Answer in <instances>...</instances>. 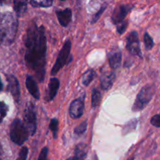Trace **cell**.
Masks as SVG:
<instances>
[{"instance_id": "obj_6", "label": "cell", "mask_w": 160, "mask_h": 160, "mask_svg": "<svg viewBox=\"0 0 160 160\" xmlns=\"http://www.w3.org/2000/svg\"><path fill=\"white\" fill-rule=\"evenodd\" d=\"M70 50H71V42L70 40H67L58 55L56 63L54 64L51 70V75H56L66 64L68 63V59L71 58Z\"/></svg>"}, {"instance_id": "obj_20", "label": "cell", "mask_w": 160, "mask_h": 160, "mask_svg": "<svg viewBox=\"0 0 160 160\" xmlns=\"http://www.w3.org/2000/svg\"><path fill=\"white\" fill-rule=\"evenodd\" d=\"M53 2L52 0H46V1H30V4L33 7H50L52 5Z\"/></svg>"}, {"instance_id": "obj_24", "label": "cell", "mask_w": 160, "mask_h": 160, "mask_svg": "<svg viewBox=\"0 0 160 160\" xmlns=\"http://www.w3.org/2000/svg\"><path fill=\"white\" fill-rule=\"evenodd\" d=\"M144 42H145V48L148 50H151L154 46V41H153L152 38L147 32L144 35Z\"/></svg>"}, {"instance_id": "obj_2", "label": "cell", "mask_w": 160, "mask_h": 160, "mask_svg": "<svg viewBox=\"0 0 160 160\" xmlns=\"http://www.w3.org/2000/svg\"><path fill=\"white\" fill-rule=\"evenodd\" d=\"M17 28L18 20L11 12L2 14L0 19V45H11L16 38Z\"/></svg>"}, {"instance_id": "obj_11", "label": "cell", "mask_w": 160, "mask_h": 160, "mask_svg": "<svg viewBox=\"0 0 160 160\" xmlns=\"http://www.w3.org/2000/svg\"><path fill=\"white\" fill-rule=\"evenodd\" d=\"M116 79V74L114 72H106L102 74L100 78V84L103 90L107 91L111 88Z\"/></svg>"}, {"instance_id": "obj_7", "label": "cell", "mask_w": 160, "mask_h": 160, "mask_svg": "<svg viewBox=\"0 0 160 160\" xmlns=\"http://www.w3.org/2000/svg\"><path fill=\"white\" fill-rule=\"evenodd\" d=\"M126 48L131 55L137 56L140 58L142 57L140 42H139L138 34L137 31H131L129 34V35L128 36V38H127Z\"/></svg>"}, {"instance_id": "obj_18", "label": "cell", "mask_w": 160, "mask_h": 160, "mask_svg": "<svg viewBox=\"0 0 160 160\" xmlns=\"http://www.w3.org/2000/svg\"><path fill=\"white\" fill-rule=\"evenodd\" d=\"M102 100L101 92L98 90V88H94L92 92V106L93 109H95L99 106Z\"/></svg>"}, {"instance_id": "obj_29", "label": "cell", "mask_w": 160, "mask_h": 160, "mask_svg": "<svg viewBox=\"0 0 160 160\" xmlns=\"http://www.w3.org/2000/svg\"><path fill=\"white\" fill-rule=\"evenodd\" d=\"M151 123L153 126L156 127V128H159L160 127V116L159 114H156L154 117H152L151 119Z\"/></svg>"}, {"instance_id": "obj_27", "label": "cell", "mask_w": 160, "mask_h": 160, "mask_svg": "<svg viewBox=\"0 0 160 160\" xmlns=\"http://www.w3.org/2000/svg\"><path fill=\"white\" fill-rule=\"evenodd\" d=\"M28 148L27 147H23V148L20 149V153H19V156L17 158V160H26L27 157H28Z\"/></svg>"}, {"instance_id": "obj_15", "label": "cell", "mask_w": 160, "mask_h": 160, "mask_svg": "<svg viewBox=\"0 0 160 160\" xmlns=\"http://www.w3.org/2000/svg\"><path fill=\"white\" fill-rule=\"evenodd\" d=\"M59 85H60V83H59L58 78H52L50 79L49 83H48V91L46 98H45L46 101H52L56 97L58 90H59Z\"/></svg>"}, {"instance_id": "obj_13", "label": "cell", "mask_w": 160, "mask_h": 160, "mask_svg": "<svg viewBox=\"0 0 160 160\" xmlns=\"http://www.w3.org/2000/svg\"><path fill=\"white\" fill-rule=\"evenodd\" d=\"M56 16H57L58 20H59L60 25L62 27H67L70 23L72 19V11L71 9L67 8L63 10L56 11Z\"/></svg>"}, {"instance_id": "obj_12", "label": "cell", "mask_w": 160, "mask_h": 160, "mask_svg": "<svg viewBox=\"0 0 160 160\" xmlns=\"http://www.w3.org/2000/svg\"><path fill=\"white\" fill-rule=\"evenodd\" d=\"M26 87L28 92L35 99L38 100L40 98V92H39L38 87L36 83L35 79L31 75H28L26 79Z\"/></svg>"}, {"instance_id": "obj_1", "label": "cell", "mask_w": 160, "mask_h": 160, "mask_svg": "<svg viewBox=\"0 0 160 160\" xmlns=\"http://www.w3.org/2000/svg\"><path fill=\"white\" fill-rule=\"evenodd\" d=\"M25 63L35 74L40 82H43L46 66L47 40L43 26L38 27L33 22L28 28L25 38Z\"/></svg>"}, {"instance_id": "obj_14", "label": "cell", "mask_w": 160, "mask_h": 160, "mask_svg": "<svg viewBox=\"0 0 160 160\" xmlns=\"http://www.w3.org/2000/svg\"><path fill=\"white\" fill-rule=\"evenodd\" d=\"M109 62L112 69H118L122 62V53L120 49L112 50L109 53Z\"/></svg>"}, {"instance_id": "obj_23", "label": "cell", "mask_w": 160, "mask_h": 160, "mask_svg": "<svg viewBox=\"0 0 160 160\" xmlns=\"http://www.w3.org/2000/svg\"><path fill=\"white\" fill-rule=\"evenodd\" d=\"M8 111H9V107L4 102L0 101V123H2L6 117Z\"/></svg>"}, {"instance_id": "obj_8", "label": "cell", "mask_w": 160, "mask_h": 160, "mask_svg": "<svg viewBox=\"0 0 160 160\" xmlns=\"http://www.w3.org/2000/svg\"><path fill=\"white\" fill-rule=\"evenodd\" d=\"M134 6L131 5H120V6H117L114 9L113 12L111 19L114 24H119L120 23L123 22L124 20L125 17H127L130 11L134 8Z\"/></svg>"}, {"instance_id": "obj_21", "label": "cell", "mask_w": 160, "mask_h": 160, "mask_svg": "<svg viewBox=\"0 0 160 160\" xmlns=\"http://www.w3.org/2000/svg\"><path fill=\"white\" fill-rule=\"evenodd\" d=\"M49 129L52 131L53 137H54V138L56 139V138H57L58 129H59V121H58L57 119L56 118L52 119L49 124Z\"/></svg>"}, {"instance_id": "obj_4", "label": "cell", "mask_w": 160, "mask_h": 160, "mask_svg": "<svg viewBox=\"0 0 160 160\" xmlns=\"http://www.w3.org/2000/svg\"><path fill=\"white\" fill-rule=\"evenodd\" d=\"M155 92H156V88L153 84H148L142 88L136 98L134 105H133V112H139L145 109L147 105L151 101L152 98H153Z\"/></svg>"}, {"instance_id": "obj_22", "label": "cell", "mask_w": 160, "mask_h": 160, "mask_svg": "<svg viewBox=\"0 0 160 160\" xmlns=\"http://www.w3.org/2000/svg\"><path fill=\"white\" fill-rule=\"evenodd\" d=\"M88 128V121H83L82 123H80L78 127H76L74 129V134L76 135H81L87 131Z\"/></svg>"}, {"instance_id": "obj_10", "label": "cell", "mask_w": 160, "mask_h": 160, "mask_svg": "<svg viewBox=\"0 0 160 160\" xmlns=\"http://www.w3.org/2000/svg\"><path fill=\"white\" fill-rule=\"evenodd\" d=\"M84 103L83 98H77L73 100L70 106V115L72 118L78 119L84 113Z\"/></svg>"}, {"instance_id": "obj_19", "label": "cell", "mask_w": 160, "mask_h": 160, "mask_svg": "<svg viewBox=\"0 0 160 160\" xmlns=\"http://www.w3.org/2000/svg\"><path fill=\"white\" fill-rule=\"evenodd\" d=\"M95 72L92 69H89L83 75L82 82L84 86H88L91 84L93 79L95 78Z\"/></svg>"}, {"instance_id": "obj_33", "label": "cell", "mask_w": 160, "mask_h": 160, "mask_svg": "<svg viewBox=\"0 0 160 160\" xmlns=\"http://www.w3.org/2000/svg\"><path fill=\"white\" fill-rule=\"evenodd\" d=\"M131 160H134V158H132V159H131Z\"/></svg>"}, {"instance_id": "obj_3", "label": "cell", "mask_w": 160, "mask_h": 160, "mask_svg": "<svg viewBox=\"0 0 160 160\" xmlns=\"http://www.w3.org/2000/svg\"><path fill=\"white\" fill-rule=\"evenodd\" d=\"M10 139L18 145H22L29 138V133L23 122L18 118L14 119L10 125Z\"/></svg>"}, {"instance_id": "obj_25", "label": "cell", "mask_w": 160, "mask_h": 160, "mask_svg": "<svg viewBox=\"0 0 160 160\" xmlns=\"http://www.w3.org/2000/svg\"><path fill=\"white\" fill-rule=\"evenodd\" d=\"M106 4L102 5V7L99 9V10H98V12H97L96 13H95V15L93 16V17H92V21H91V23H95V22L98 21V19L100 18L101 15L102 14V12H104V10L106 9Z\"/></svg>"}, {"instance_id": "obj_17", "label": "cell", "mask_w": 160, "mask_h": 160, "mask_svg": "<svg viewBox=\"0 0 160 160\" xmlns=\"http://www.w3.org/2000/svg\"><path fill=\"white\" fill-rule=\"evenodd\" d=\"M13 9L17 17H23L28 10V2L14 1Z\"/></svg>"}, {"instance_id": "obj_31", "label": "cell", "mask_w": 160, "mask_h": 160, "mask_svg": "<svg viewBox=\"0 0 160 160\" xmlns=\"http://www.w3.org/2000/svg\"><path fill=\"white\" fill-rule=\"evenodd\" d=\"M67 160H78V159H75L74 157H70V158H69V159H67Z\"/></svg>"}, {"instance_id": "obj_16", "label": "cell", "mask_w": 160, "mask_h": 160, "mask_svg": "<svg viewBox=\"0 0 160 160\" xmlns=\"http://www.w3.org/2000/svg\"><path fill=\"white\" fill-rule=\"evenodd\" d=\"M88 147L86 144L81 143L77 145L74 151V156L73 157L78 160H84L88 155Z\"/></svg>"}, {"instance_id": "obj_30", "label": "cell", "mask_w": 160, "mask_h": 160, "mask_svg": "<svg viewBox=\"0 0 160 160\" xmlns=\"http://www.w3.org/2000/svg\"><path fill=\"white\" fill-rule=\"evenodd\" d=\"M2 88H3V84H2V81H1V78H0V92L2 90Z\"/></svg>"}, {"instance_id": "obj_34", "label": "cell", "mask_w": 160, "mask_h": 160, "mask_svg": "<svg viewBox=\"0 0 160 160\" xmlns=\"http://www.w3.org/2000/svg\"><path fill=\"white\" fill-rule=\"evenodd\" d=\"M0 160H2V159H0Z\"/></svg>"}, {"instance_id": "obj_5", "label": "cell", "mask_w": 160, "mask_h": 160, "mask_svg": "<svg viewBox=\"0 0 160 160\" xmlns=\"http://www.w3.org/2000/svg\"><path fill=\"white\" fill-rule=\"evenodd\" d=\"M23 124L28 130L29 135L33 136L37 130V117L35 106L32 102L28 103L23 115Z\"/></svg>"}, {"instance_id": "obj_32", "label": "cell", "mask_w": 160, "mask_h": 160, "mask_svg": "<svg viewBox=\"0 0 160 160\" xmlns=\"http://www.w3.org/2000/svg\"><path fill=\"white\" fill-rule=\"evenodd\" d=\"M94 160H98V159H97L96 156H95V159H94Z\"/></svg>"}, {"instance_id": "obj_26", "label": "cell", "mask_w": 160, "mask_h": 160, "mask_svg": "<svg viewBox=\"0 0 160 160\" xmlns=\"http://www.w3.org/2000/svg\"><path fill=\"white\" fill-rule=\"evenodd\" d=\"M128 25V21H123L121 23H120L119 24H117V32L120 34H122L124 33V31L127 30Z\"/></svg>"}, {"instance_id": "obj_28", "label": "cell", "mask_w": 160, "mask_h": 160, "mask_svg": "<svg viewBox=\"0 0 160 160\" xmlns=\"http://www.w3.org/2000/svg\"><path fill=\"white\" fill-rule=\"evenodd\" d=\"M48 147H45V148H42L40 154H39L38 160H48Z\"/></svg>"}, {"instance_id": "obj_9", "label": "cell", "mask_w": 160, "mask_h": 160, "mask_svg": "<svg viewBox=\"0 0 160 160\" xmlns=\"http://www.w3.org/2000/svg\"><path fill=\"white\" fill-rule=\"evenodd\" d=\"M6 78L8 82V91L12 94L15 101L18 102L20 97V84L18 80L13 75H7Z\"/></svg>"}]
</instances>
